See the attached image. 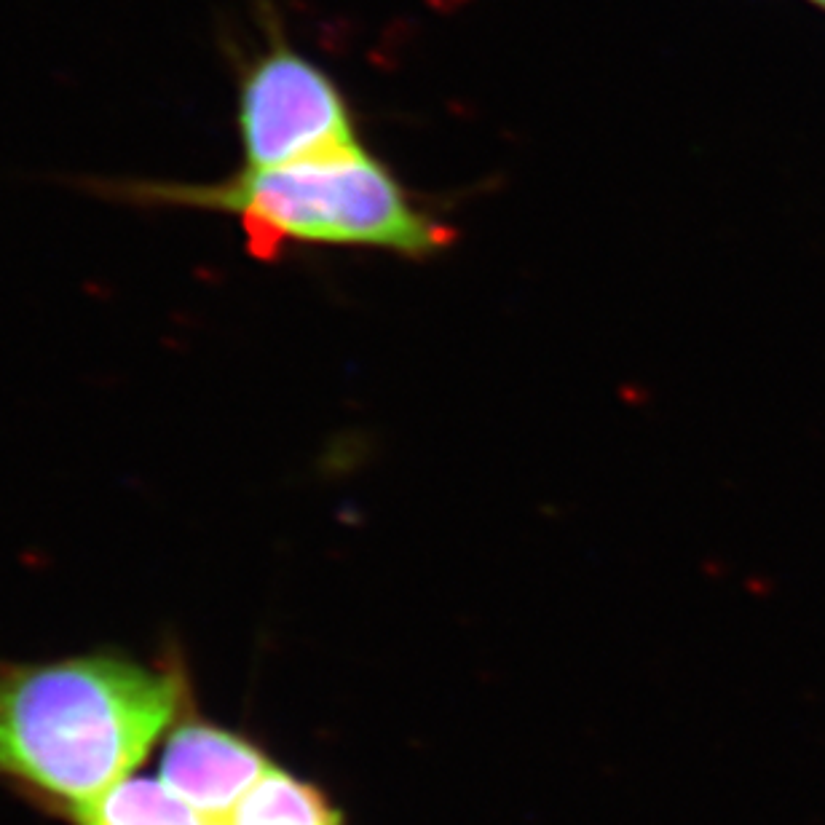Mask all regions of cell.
Returning a JSON list of instances; mask_svg holds the SVG:
<instances>
[{"instance_id": "6", "label": "cell", "mask_w": 825, "mask_h": 825, "mask_svg": "<svg viewBox=\"0 0 825 825\" xmlns=\"http://www.w3.org/2000/svg\"><path fill=\"white\" fill-rule=\"evenodd\" d=\"M223 825H341V817L314 785L271 767Z\"/></svg>"}, {"instance_id": "3", "label": "cell", "mask_w": 825, "mask_h": 825, "mask_svg": "<svg viewBox=\"0 0 825 825\" xmlns=\"http://www.w3.org/2000/svg\"><path fill=\"white\" fill-rule=\"evenodd\" d=\"M236 134L247 169L287 167L362 145L333 75L279 35L239 70Z\"/></svg>"}, {"instance_id": "2", "label": "cell", "mask_w": 825, "mask_h": 825, "mask_svg": "<svg viewBox=\"0 0 825 825\" xmlns=\"http://www.w3.org/2000/svg\"><path fill=\"white\" fill-rule=\"evenodd\" d=\"M183 700V675L113 651L3 665L0 775L86 804L129 777Z\"/></svg>"}, {"instance_id": "4", "label": "cell", "mask_w": 825, "mask_h": 825, "mask_svg": "<svg viewBox=\"0 0 825 825\" xmlns=\"http://www.w3.org/2000/svg\"><path fill=\"white\" fill-rule=\"evenodd\" d=\"M268 769L258 745L204 721L175 729L161 753V783L209 823H223Z\"/></svg>"}, {"instance_id": "1", "label": "cell", "mask_w": 825, "mask_h": 825, "mask_svg": "<svg viewBox=\"0 0 825 825\" xmlns=\"http://www.w3.org/2000/svg\"><path fill=\"white\" fill-rule=\"evenodd\" d=\"M89 191L140 207L236 217L250 255L266 263L292 250H375L429 260L459 236L365 145L276 169L242 167L212 183L110 177L89 180Z\"/></svg>"}, {"instance_id": "8", "label": "cell", "mask_w": 825, "mask_h": 825, "mask_svg": "<svg viewBox=\"0 0 825 825\" xmlns=\"http://www.w3.org/2000/svg\"><path fill=\"white\" fill-rule=\"evenodd\" d=\"M212 825H223V823H212Z\"/></svg>"}, {"instance_id": "5", "label": "cell", "mask_w": 825, "mask_h": 825, "mask_svg": "<svg viewBox=\"0 0 825 825\" xmlns=\"http://www.w3.org/2000/svg\"><path fill=\"white\" fill-rule=\"evenodd\" d=\"M78 825H204V817L161 780L124 777L97 799L75 807Z\"/></svg>"}, {"instance_id": "7", "label": "cell", "mask_w": 825, "mask_h": 825, "mask_svg": "<svg viewBox=\"0 0 825 825\" xmlns=\"http://www.w3.org/2000/svg\"><path fill=\"white\" fill-rule=\"evenodd\" d=\"M812 3H815V6H823L825 9V0H812Z\"/></svg>"}]
</instances>
